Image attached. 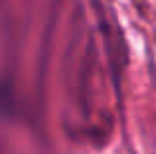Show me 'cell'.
<instances>
[]
</instances>
